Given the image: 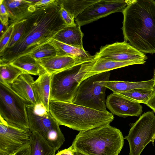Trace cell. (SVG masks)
Listing matches in <instances>:
<instances>
[{
  "instance_id": "obj_16",
  "label": "cell",
  "mask_w": 155,
  "mask_h": 155,
  "mask_svg": "<svg viewBox=\"0 0 155 155\" xmlns=\"http://www.w3.org/2000/svg\"><path fill=\"white\" fill-rule=\"evenodd\" d=\"M35 81L29 74L20 75L11 85L13 90L29 104L37 105L32 84Z\"/></svg>"
},
{
  "instance_id": "obj_14",
  "label": "cell",
  "mask_w": 155,
  "mask_h": 155,
  "mask_svg": "<svg viewBox=\"0 0 155 155\" xmlns=\"http://www.w3.org/2000/svg\"><path fill=\"white\" fill-rule=\"evenodd\" d=\"M94 59L90 60L68 56L57 55L36 60L45 72L51 75L78 64L92 61Z\"/></svg>"
},
{
  "instance_id": "obj_12",
  "label": "cell",
  "mask_w": 155,
  "mask_h": 155,
  "mask_svg": "<svg viewBox=\"0 0 155 155\" xmlns=\"http://www.w3.org/2000/svg\"><path fill=\"white\" fill-rule=\"evenodd\" d=\"M95 55L96 58H105L120 61H145L147 59L145 53L125 41L102 46Z\"/></svg>"
},
{
  "instance_id": "obj_3",
  "label": "cell",
  "mask_w": 155,
  "mask_h": 155,
  "mask_svg": "<svg viewBox=\"0 0 155 155\" xmlns=\"http://www.w3.org/2000/svg\"><path fill=\"white\" fill-rule=\"evenodd\" d=\"M49 111L60 125L80 131L109 124L114 118L108 111L59 101H50Z\"/></svg>"
},
{
  "instance_id": "obj_22",
  "label": "cell",
  "mask_w": 155,
  "mask_h": 155,
  "mask_svg": "<svg viewBox=\"0 0 155 155\" xmlns=\"http://www.w3.org/2000/svg\"><path fill=\"white\" fill-rule=\"evenodd\" d=\"M31 155H55L56 151L39 134L32 132L30 143Z\"/></svg>"
},
{
  "instance_id": "obj_18",
  "label": "cell",
  "mask_w": 155,
  "mask_h": 155,
  "mask_svg": "<svg viewBox=\"0 0 155 155\" xmlns=\"http://www.w3.org/2000/svg\"><path fill=\"white\" fill-rule=\"evenodd\" d=\"M102 85L117 94H121L136 89L150 90L153 88L155 81L152 78L148 81L128 82L121 81H103Z\"/></svg>"
},
{
  "instance_id": "obj_33",
  "label": "cell",
  "mask_w": 155,
  "mask_h": 155,
  "mask_svg": "<svg viewBox=\"0 0 155 155\" xmlns=\"http://www.w3.org/2000/svg\"><path fill=\"white\" fill-rule=\"evenodd\" d=\"M74 153L70 146L67 149L59 151L55 155H74Z\"/></svg>"
},
{
  "instance_id": "obj_5",
  "label": "cell",
  "mask_w": 155,
  "mask_h": 155,
  "mask_svg": "<svg viewBox=\"0 0 155 155\" xmlns=\"http://www.w3.org/2000/svg\"><path fill=\"white\" fill-rule=\"evenodd\" d=\"M96 59L51 75L50 101L72 103L79 85Z\"/></svg>"
},
{
  "instance_id": "obj_23",
  "label": "cell",
  "mask_w": 155,
  "mask_h": 155,
  "mask_svg": "<svg viewBox=\"0 0 155 155\" xmlns=\"http://www.w3.org/2000/svg\"><path fill=\"white\" fill-rule=\"evenodd\" d=\"M59 54V48L52 39L24 56L28 55L37 60Z\"/></svg>"
},
{
  "instance_id": "obj_30",
  "label": "cell",
  "mask_w": 155,
  "mask_h": 155,
  "mask_svg": "<svg viewBox=\"0 0 155 155\" xmlns=\"http://www.w3.org/2000/svg\"><path fill=\"white\" fill-rule=\"evenodd\" d=\"M60 14L66 26H73L76 25L74 16L65 9L62 6V4L60 10Z\"/></svg>"
},
{
  "instance_id": "obj_9",
  "label": "cell",
  "mask_w": 155,
  "mask_h": 155,
  "mask_svg": "<svg viewBox=\"0 0 155 155\" xmlns=\"http://www.w3.org/2000/svg\"><path fill=\"white\" fill-rule=\"evenodd\" d=\"M124 139L128 142L129 155H140L150 142L155 139V115L153 111L144 113L131 125L128 135Z\"/></svg>"
},
{
  "instance_id": "obj_37",
  "label": "cell",
  "mask_w": 155,
  "mask_h": 155,
  "mask_svg": "<svg viewBox=\"0 0 155 155\" xmlns=\"http://www.w3.org/2000/svg\"><path fill=\"white\" fill-rule=\"evenodd\" d=\"M74 155H84L78 152H75Z\"/></svg>"
},
{
  "instance_id": "obj_17",
  "label": "cell",
  "mask_w": 155,
  "mask_h": 155,
  "mask_svg": "<svg viewBox=\"0 0 155 155\" xmlns=\"http://www.w3.org/2000/svg\"><path fill=\"white\" fill-rule=\"evenodd\" d=\"M51 75L45 72L39 76L32 84L37 105H41L49 111Z\"/></svg>"
},
{
  "instance_id": "obj_35",
  "label": "cell",
  "mask_w": 155,
  "mask_h": 155,
  "mask_svg": "<svg viewBox=\"0 0 155 155\" xmlns=\"http://www.w3.org/2000/svg\"><path fill=\"white\" fill-rule=\"evenodd\" d=\"M55 0H40L34 5L35 7H40L48 5L54 2Z\"/></svg>"
},
{
  "instance_id": "obj_11",
  "label": "cell",
  "mask_w": 155,
  "mask_h": 155,
  "mask_svg": "<svg viewBox=\"0 0 155 155\" xmlns=\"http://www.w3.org/2000/svg\"><path fill=\"white\" fill-rule=\"evenodd\" d=\"M0 120V155L14 154L30 144L32 132L29 129L15 127Z\"/></svg>"
},
{
  "instance_id": "obj_21",
  "label": "cell",
  "mask_w": 155,
  "mask_h": 155,
  "mask_svg": "<svg viewBox=\"0 0 155 155\" xmlns=\"http://www.w3.org/2000/svg\"><path fill=\"white\" fill-rule=\"evenodd\" d=\"M9 63L31 75L39 76L46 72L35 59L28 55L21 56Z\"/></svg>"
},
{
  "instance_id": "obj_25",
  "label": "cell",
  "mask_w": 155,
  "mask_h": 155,
  "mask_svg": "<svg viewBox=\"0 0 155 155\" xmlns=\"http://www.w3.org/2000/svg\"><path fill=\"white\" fill-rule=\"evenodd\" d=\"M54 40L59 48L60 55L90 60L95 58V55H91L84 49L77 48Z\"/></svg>"
},
{
  "instance_id": "obj_13",
  "label": "cell",
  "mask_w": 155,
  "mask_h": 155,
  "mask_svg": "<svg viewBox=\"0 0 155 155\" xmlns=\"http://www.w3.org/2000/svg\"><path fill=\"white\" fill-rule=\"evenodd\" d=\"M106 106L114 114L124 117L128 116H139L143 112L142 106L120 94L113 93L106 100Z\"/></svg>"
},
{
  "instance_id": "obj_20",
  "label": "cell",
  "mask_w": 155,
  "mask_h": 155,
  "mask_svg": "<svg viewBox=\"0 0 155 155\" xmlns=\"http://www.w3.org/2000/svg\"><path fill=\"white\" fill-rule=\"evenodd\" d=\"M3 3L11 19L10 24L28 12L31 6L34 4L28 0H4Z\"/></svg>"
},
{
  "instance_id": "obj_34",
  "label": "cell",
  "mask_w": 155,
  "mask_h": 155,
  "mask_svg": "<svg viewBox=\"0 0 155 155\" xmlns=\"http://www.w3.org/2000/svg\"><path fill=\"white\" fill-rule=\"evenodd\" d=\"M146 105L155 113V90Z\"/></svg>"
},
{
  "instance_id": "obj_31",
  "label": "cell",
  "mask_w": 155,
  "mask_h": 155,
  "mask_svg": "<svg viewBox=\"0 0 155 155\" xmlns=\"http://www.w3.org/2000/svg\"><path fill=\"white\" fill-rule=\"evenodd\" d=\"M0 19L1 23L7 28L9 25V15L3 2L0 3Z\"/></svg>"
},
{
  "instance_id": "obj_15",
  "label": "cell",
  "mask_w": 155,
  "mask_h": 155,
  "mask_svg": "<svg viewBox=\"0 0 155 155\" xmlns=\"http://www.w3.org/2000/svg\"><path fill=\"white\" fill-rule=\"evenodd\" d=\"M146 62L145 61L134 60L120 61L105 58H96L94 63L86 74L83 81L89 77L99 73L109 71L129 65L143 64Z\"/></svg>"
},
{
  "instance_id": "obj_4",
  "label": "cell",
  "mask_w": 155,
  "mask_h": 155,
  "mask_svg": "<svg viewBox=\"0 0 155 155\" xmlns=\"http://www.w3.org/2000/svg\"><path fill=\"white\" fill-rule=\"evenodd\" d=\"M124 139L120 130L109 124L80 131L71 147L84 155H118Z\"/></svg>"
},
{
  "instance_id": "obj_24",
  "label": "cell",
  "mask_w": 155,
  "mask_h": 155,
  "mask_svg": "<svg viewBox=\"0 0 155 155\" xmlns=\"http://www.w3.org/2000/svg\"><path fill=\"white\" fill-rule=\"evenodd\" d=\"M25 74L23 71L9 63H0L1 83L11 86L20 75Z\"/></svg>"
},
{
  "instance_id": "obj_2",
  "label": "cell",
  "mask_w": 155,
  "mask_h": 155,
  "mask_svg": "<svg viewBox=\"0 0 155 155\" xmlns=\"http://www.w3.org/2000/svg\"><path fill=\"white\" fill-rule=\"evenodd\" d=\"M122 13L124 41L144 53H155V1L133 0Z\"/></svg>"
},
{
  "instance_id": "obj_6",
  "label": "cell",
  "mask_w": 155,
  "mask_h": 155,
  "mask_svg": "<svg viewBox=\"0 0 155 155\" xmlns=\"http://www.w3.org/2000/svg\"><path fill=\"white\" fill-rule=\"evenodd\" d=\"M27 110L31 132L39 134L56 151L65 141L58 122L49 111L41 105L28 104Z\"/></svg>"
},
{
  "instance_id": "obj_28",
  "label": "cell",
  "mask_w": 155,
  "mask_h": 155,
  "mask_svg": "<svg viewBox=\"0 0 155 155\" xmlns=\"http://www.w3.org/2000/svg\"><path fill=\"white\" fill-rule=\"evenodd\" d=\"M13 23H15L14 30L6 49L12 48L20 39L24 32L25 20L23 17H21Z\"/></svg>"
},
{
  "instance_id": "obj_29",
  "label": "cell",
  "mask_w": 155,
  "mask_h": 155,
  "mask_svg": "<svg viewBox=\"0 0 155 155\" xmlns=\"http://www.w3.org/2000/svg\"><path fill=\"white\" fill-rule=\"evenodd\" d=\"M14 23L9 25L5 31L0 36V56L3 54L7 47L14 30Z\"/></svg>"
},
{
  "instance_id": "obj_1",
  "label": "cell",
  "mask_w": 155,
  "mask_h": 155,
  "mask_svg": "<svg viewBox=\"0 0 155 155\" xmlns=\"http://www.w3.org/2000/svg\"><path fill=\"white\" fill-rule=\"evenodd\" d=\"M61 0H58L42 6L31 5L21 16L25 20L22 35L12 48L5 50L0 56V63H9L53 39L66 26L61 15Z\"/></svg>"
},
{
  "instance_id": "obj_32",
  "label": "cell",
  "mask_w": 155,
  "mask_h": 155,
  "mask_svg": "<svg viewBox=\"0 0 155 155\" xmlns=\"http://www.w3.org/2000/svg\"><path fill=\"white\" fill-rule=\"evenodd\" d=\"M14 155H31L30 144L23 147L18 150Z\"/></svg>"
},
{
  "instance_id": "obj_7",
  "label": "cell",
  "mask_w": 155,
  "mask_h": 155,
  "mask_svg": "<svg viewBox=\"0 0 155 155\" xmlns=\"http://www.w3.org/2000/svg\"><path fill=\"white\" fill-rule=\"evenodd\" d=\"M28 104L13 90L11 86L0 82V119L12 127L29 129L27 110Z\"/></svg>"
},
{
  "instance_id": "obj_26",
  "label": "cell",
  "mask_w": 155,
  "mask_h": 155,
  "mask_svg": "<svg viewBox=\"0 0 155 155\" xmlns=\"http://www.w3.org/2000/svg\"><path fill=\"white\" fill-rule=\"evenodd\" d=\"M98 0H61L63 7L75 19L85 9Z\"/></svg>"
},
{
  "instance_id": "obj_36",
  "label": "cell",
  "mask_w": 155,
  "mask_h": 155,
  "mask_svg": "<svg viewBox=\"0 0 155 155\" xmlns=\"http://www.w3.org/2000/svg\"><path fill=\"white\" fill-rule=\"evenodd\" d=\"M153 78L154 80V81H155V68L154 70ZM153 89L155 90V85H154V86Z\"/></svg>"
},
{
  "instance_id": "obj_10",
  "label": "cell",
  "mask_w": 155,
  "mask_h": 155,
  "mask_svg": "<svg viewBox=\"0 0 155 155\" xmlns=\"http://www.w3.org/2000/svg\"><path fill=\"white\" fill-rule=\"evenodd\" d=\"M133 0H98L85 9L75 19L81 26L112 13H122Z\"/></svg>"
},
{
  "instance_id": "obj_8",
  "label": "cell",
  "mask_w": 155,
  "mask_h": 155,
  "mask_svg": "<svg viewBox=\"0 0 155 155\" xmlns=\"http://www.w3.org/2000/svg\"><path fill=\"white\" fill-rule=\"evenodd\" d=\"M109 71L92 76L84 80L79 85L72 103L98 110L107 111L105 104L106 90L101 81H107Z\"/></svg>"
},
{
  "instance_id": "obj_19",
  "label": "cell",
  "mask_w": 155,
  "mask_h": 155,
  "mask_svg": "<svg viewBox=\"0 0 155 155\" xmlns=\"http://www.w3.org/2000/svg\"><path fill=\"white\" fill-rule=\"evenodd\" d=\"M76 24L75 25L65 26L55 35L53 39L71 46L84 49L82 43L84 35L81 30V26Z\"/></svg>"
},
{
  "instance_id": "obj_27",
  "label": "cell",
  "mask_w": 155,
  "mask_h": 155,
  "mask_svg": "<svg viewBox=\"0 0 155 155\" xmlns=\"http://www.w3.org/2000/svg\"><path fill=\"white\" fill-rule=\"evenodd\" d=\"M154 89H136L120 94L136 102L146 104L153 94Z\"/></svg>"
}]
</instances>
